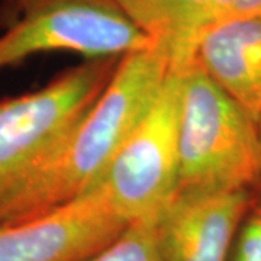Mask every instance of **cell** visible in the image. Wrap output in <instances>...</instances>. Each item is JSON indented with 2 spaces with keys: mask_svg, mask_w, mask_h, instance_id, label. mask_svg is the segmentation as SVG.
Here are the masks:
<instances>
[{
  "mask_svg": "<svg viewBox=\"0 0 261 261\" xmlns=\"http://www.w3.org/2000/svg\"><path fill=\"white\" fill-rule=\"evenodd\" d=\"M229 261H261V209L245 216Z\"/></svg>",
  "mask_w": 261,
  "mask_h": 261,
  "instance_id": "cell-11",
  "label": "cell"
},
{
  "mask_svg": "<svg viewBox=\"0 0 261 261\" xmlns=\"http://www.w3.org/2000/svg\"><path fill=\"white\" fill-rule=\"evenodd\" d=\"M190 54L207 77L258 123L261 118V16L226 20L203 31Z\"/></svg>",
  "mask_w": 261,
  "mask_h": 261,
  "instance_id": "cell-8",
  "label": "cell"
},
{
  "mask_svg": "<svg viewBox=\"0 0 261 261\" xmlns=\"http://www.w3.org/2000/svg\"><path fill=\"white\" fill-rule=\"evenodd\" d=\"M248 207V189L178 192L159 222L163 261H229Z\"/></svg>",
  "mask_w": 261,
  "mask_h": 261,
  "instance_id": "cell-7",
  "label": "cell"
},
{
  "mask_svg": "<svg viewBox=\"0 0 261 261\" xmlns=\"http://www.w3.org/2000/svg\"><path fill=\"white\" fill-rule=\"evenodd\" d=\"M258 135H260V144H261V118H260V121H258Z\"/></svg>",
  "mask_w": 261,
  "mask_h": 261,
  "instance_id": "cell-12",
  "label": "cell"
},
{
  "mask_svg": "<svg viewBox=\"0 0 261 261\" xmlns=\"http://www.w3.org/2000/svg\"><path fill=\"white\" fill-rule=\"evenodd\" d=\"M181 63L173 56L159 94L115 154L99 186L128 224H159L177 195Z\"/></svg>",
  "mask_w": 261,
  "mask_h": 261,
  "instance_id": "cell-3",
  "label": "cell"
},
{
  "mask_svg": "<svg viewBox=\"0 0 261 261\" xmlns=\"http://www.w3.org/2000/svg\"><path fill=\"white\" fill-rule=\"evenodd\" d=\"M147 35L176 53L190 51L203 31L226 20L261 16V0H116Z\"/></svg>",
  "mask_w": 261,
  "mask_h": 261,
  "instance_id": "cell-9",
  "label": "cell"
},
{
  "mask_svg": "<svg viewBox=\"0 0 261 261\" xmlns=\"http://www.w3.org/2000/svg\"><path fill=\"white\" fill-rule=\"evenodd\" d=\"M128 225L97 185L56 211L0 226V261H83Z\"/></svg>",
  "mask_w": 261,
  "mask_h": 261,
  "instance_id": "cell-6",
  "label": "cell"
},
{
  "mask_svg": "<svg viewBox=\"0 0 261 261\" xmlns=\"http://www.w3.org/2000/svg\"><path fill=\"white\" fill-rule=\"evenodd\" d=\"M173 65L168 44L119 58L90 109L0 192V226L32 219L92 192L159 94Z\"/></svg>",
  "mask_w": 261,
  "mask_h": 261,
  "instance_id": "cell-1",
  "label": "cell"
},
{
  "mask_svg": "<svg viewBox=\"0 0 261 261\" xmlns=\"http://www.w3.org/2000/svg\"><path fill=\"white\" fill-rule=\"evenodd\" d=\"M118 61L87 60L41 89L0 100V192L90 109Z\"/></svg>",
  "mask_w": 261,
  "mask_h": 261,
  "instance_id": "cell-5",
  "label": "cell"
},
{
  "mask_svg": "<svg viewBox=\"0 0 261 261\" xmlns=\"http://www.w3.org/2000/svg\"><path fill=\"white\" fill-rule=\"evenodd\" d=\"M83 261H163L159 224H129L113 243Z\"/></svg>",
  "mask_w": 261,
  "mask_h": 261,
  "instance_id": "cell-10",
  "label": "cell"
},
{
  "mask_svg": "<svg viewBox=\"0 0 261 261\" xmlns=\"http://www.w3.org/2000/svg\"><path fill=\"white\" fill-rule=\"evenodd\" d=\"M181 63L178 192L248 189L261 176L258 125L192 54Z\"/></svg>",
  "mask_w": 261,
  "mask_h": 261,
  "instance_id": "cell-2",
  "label": "cell"
},
{
  "mask_svg": "<svg viewBox=\"0 0 261 261\" xmlns=\"http://www.w3.org/2000/svg\"><path fill=\"white\" fill-rule=\"evenodd\" d=\"M22 16L0 35V71L28 57L68 51L87 60L121 58L151 47L116 0H20Z\"/></svg>",
  "mask_w": 261,
  "mask_h": 261,
  "instance_id": "cell-4",
  "label": "cell"
}]
</instances>
